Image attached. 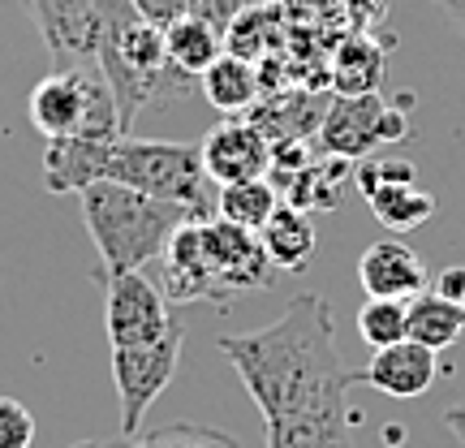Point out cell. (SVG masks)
<instances>
[{"label": "cell", "instance_id": "cell-10", "mask_svg": "<svg viewBox=\"0 0 465 448\" xmlns=\"http://www.w3.org/2000/svg\"><path fill=\"white\" fill-rule=\"evenodd\" d=\"M353 182L362 190L371 216L388 233H414L435 216V194L418 185V173L410 160H375L366 155L353 164Z\"/></svg>", "mask_w": 465, "mask_h": 448}, {"label": "cell", "instance_id": "cell-14", "mask_svg": "<svg viewBox=\"0 0 465 448\" xmlns=\"http://www.w3.org/2000/svg\"><path fill=\"white\" fill-rule=\"evenodd\" d=\"M267 448H353V405H349V393L267 423Z\"/></svg>", "mask_w": 465, "mask_h": 448}, {"label": "cell", "instance_id": "cell-6", "mask_svg": "<svg viewBox=\"0 0 465 448\" xmlns=\"http://www.w3.org/2000/svg\"><path fill=\"white\" fill-rule=\"evenodd\" d=\"M26 108H31V125L44 138H74V134L116 138L121 134L113 91H108L100 69H69V74L52 69L31 91Z\"/></svg>", "mask_w": 465, "mask_h": 448}, {"label": "cell", "instance_id": "cell-9", "mask_svg": "<svg viewBox=\"0 0 465 448\" xmlns=\"http://www.w3.org/2000/svg\"><path fill=\"white\" fill-rule=\"evenodd\" d=\"M104 281V328L108 345H155L177 324L164 289L147 272H113Z\"/></svg>", "mask_w": 465, "mask_h": 448}, {"label": "cell", "instance_id": "cell-8", "mask_svg": "<svg viewBox=\"0 0 465 448\" xmlns=\"http://www.w3.org/2000/svg\"><path fill=\"white\" fill-rule=\"evenodd\" d=\"M182 341L185 328L182 319L168 328V336H160L155 345H116L113 349V383L116 397H121V432L138 435L147 410L155 405V397L164 393L173 375H177V363H182Z\"/></svg>", "mask_w": 465, "mask_h": 448}, {"label": "cell", "instance_id": "cell-30", "mask_svg": "<svg viewBox=\"0 0 465 448\" xmlns=\"http://www.w3.org/2000/svg\"><path fill=\"white\" fill-rule=\"evenodd\" d=\"M444 427H449V432L465 444V401H457V405H449V410H444Z\"/></svg>", "mask_w": 465, "mask_h": 448}, {"label": "cell", "instance_id": "cell-4", "mask_svg": "<svg viewBox=\"0 0 465 448\" xmlns=\"http://www.w3.org/2000/svg\"><path fill=\"white\" fill-rule=\"evenodd\" d=\"M83 220L91 229V242L100 250V276L113 272H143L164 254L168 237L194 220L182 203L151 199L143 190H130L121 182H95L78 190Z\"/></svg>", "mask_w": 465, "mask_h": 448}, {"label": "cell", "instance_id": "cell-33", "mask_svg": "<svg viewBox=\"0 0 465 448\" xmlns=\"http://www.w3.org/2000/svg\"><path fill=\"white\" fill-rule=\"evenodd\" d=\"M74 448H100V444H95V440H83V444H74Z\"/></svg>", "mask_w": 465, "mask_h": 448}, {"label": "cell", "instance_id": "cell-1", "mask_svg": "<svg viewBox=\"0 0 465 448\" xmlns=\"http://www.w3.org/2000/svg\"><path fill=\"white\" fill-rule=\"evenodd\" d=\"M216 345L242 375L263 423L311 410L362 383V371H349L336 349L332 302L319 294H298L276 324L259 333L220 336Z\"/></svg>", "mask_w": 465, "mask_h": 448}, {"label": "cell", "instance_id": "cell-15", "mask_svg": "<svg viewBox=\"0 0 465 448\" xmlns=\"http://www.w3.org/2000/svg\"><path fill=\"white\" fill-rule=\"evenodd\" d=\"M435 375H440V363H435V353L427 345H418V341H397V345H383L371 353V363H366L362 380L371 388H380L383 397H397V401H410V397H422V393H431Z\"/></svg>", "mask_w": 465, "mask_h": 448}, {"label": "cell", "instance_id": "cell-23", "mask_svg": "<svg viewBox=\"0 0 465 448\" xmlns=\"http://www.w3.org/2000/svg\"><path fill=\"white\" fill-rule=\"evenodd\" d=\"M281 207V194L267 177H254V182H232L216 190V216L229 220V224H242V229L259 233L267 224V216Z\"/></svg>", "mask_w": 465, "mask_h": 448}, {"label": "cell", "instance_id": "cell-17", "mask_svg": "<svg viewBox=\"0 0 465 448\" xmlns=\"http://www.w3.org/2000/svg\"><path fill=\"white\" fill-rule=\"evenodd\" d=\"M353 177V160H341V155H323L319 151L311 164H302L293 177H284L276 185L281 203L298 207V212H336L341 207V194H345V182Z\"/></svg>", "mask_w": 465, "mask_h": 448}, {"label": "cell", "instance_id": "cell-13", "mask_svg": "<svg viewBox=\"0 0 465 448\" xmlns=\"http://www.w3.org/2000/svg\"><path fill=\"white\" fill-rule=\"evenodd\" d=\"M427 281H431V272L418 259V250L410 242H397V237L371 242L358 259V284H362L366 298L410 302L427 289Z\"/></svg>", "mask_w": 465, "mask_h": 448}, {"label": "cell", "instance_id": "cell-5", "mask_svg": "<svg viewBox=\"0 0 465 448\" xmlns=\"http://www.w3.org/2000/svg\"><path fill=\"white\" fill-rule=\"evenodd\" d=\"M104 182H121L130 190H143L151 199L182 203L194 220L216 216L220 185L203 168V151L190 143H155V138H130L116 134L108 143Z\"/></svg>", "mask_w": 465, "mask_h": 448}, {"label": "cell", "instance_id": "cell-25", "mask_svg": "<svg viewBox=\"0 0 465 448\" xmlns=\"http://www.w3.org/2000/svg\"><path fill=\"white\" fill-rule=\"evenodd\" d=\"M405 315H410V302L397 298H366V306L358 311V333L366 345H397L405 341Z\"/></svg>", "mask_w": 465, "mask_h": 448}, {"label": "cell", "instance_id": "cell-27", "mask_svg": "<svg viewBox=\"0 0 465 448\" xmlns=\"http://www.w3.org/2000/svg\"><path fill=\"white\" fill-rule=\"evenodd\" d=\"M35 414L17 397H0V448H31Z\"/></svg>", "mask_w": 465, "mask_h": 448}, {"label": "cell", "instance_id": "cell-31", "mask_svg": "<svg viewBox=\"0 0 465 448\" xmlns=\"http://www.w3.org/2000/svg\"><path fill=\"white\" fill-rule=\"evenodd\" d=\"M444 9H449V17L461 26V35H465V0H444Z\"/></svg>", "mask_w": 465, "mask_h": 448}, {"label": "cell", "instance_id": "cell-29", "mask_svg": "<svg viewBox=\"0 0 465 448\" xmlns=\"http://www.w3.org/2000/svg\"><path fill=\"white\" fill-rule=\"evenodd\" d=\"M435 294L461 306L465 302V267H444V272L435 276Z\"/></svg>", "mask_w": 465, "mask_h": 448}, {"label": "cell", "instance_id": "cell-11", "mask_svg": "<svg viewBox=\"0 0 465 448\" xmlns=\"http://www.w3.org/2000/svg\"><path fill=\"white\" fill-rule=\"evenodd\" d=\"M31 9L56 74L100 69V9H95V0H31Z\"/></svg>", "mask_w": 465, "mask_h": 448}, {"label": "cell", "instance_id": "cell-16", "mask_svg": "<svg viewBox=\"0 0 465 448\" xmlns=\"http://www.w3.org/2000/svg\"><path fill=\"white\" fill-rule=\"evenodd\" d=\"M113 138H48L44 147V190L48 194H78L86 185L104 182V160H108Z\"/></svg>", "mask_w": 465, "mask_h": 448}, {"label": "cell", "instance_id": "cell-32", "mask_svg": "<svg viewBox=\"0 0 465 448\" xmlns=\"http://www.w3.org/2000/svg\"><path fill=\"white\" fill-rule=\"evenodd\" d=\"M100 448H155V440H147V444H134L130 435H125V440H116V444H100Z\"/></svg>", "mask_w": 465, "mask_h": 448}, {"label": "cell", "instance_id": "cell-24", "mask_svg": "<svg viewBox=\"0 0 465 448\" xmlns=\"http://www.w3.org/2000/svg\"><path fill=\"white\" fill-rule=\"evenodd\" d=\"M267 35H281L276 31V5H267V9H237V17L229 22V52L232 56H246V61H263L267 48H272V39Z\"/></svg>", "mask_w": 465, "mask_h": 448}, {"label": "cell", "instance_id": "cell-28", "mask_svg": "<svg viewBox=\"0 0 465 448\" xmlns=\"http://www.w3.org/2000/svg\"><path fill=\"white\" fill-rule=\"evenodd\" d=\"M341 5H345L349 26H353V31H362V35H371V26L388 14V0H341Z\"/></svg>", "mask_w": 465, "mask_h": 448}, {"label": "cell", "instance_id": "cell-19", "mask_svg": "<svg viewBox=\"0 0 465 448\" xmlns=\"http://www.w3.org/2000/svg\"><path fill=\"white\" fill-rule=\"evenodd\" d=\"M224 52V31L203 14H182L164 26V56L168 69L182 78H203V69Z\"/></svg>", "mask_w": 465, "mask_h": 448}, {"label": "cell", "instance_id": "cell-12", "mask_svg": "<svg viewBox=\"0 0 465 448\" xmlns=\"http://www.w3.org/2000/svg\"><path fill=\"white\" fill-rule=\"evenodd\" d=\"M203 168L216 185H232V182H254L267 177L272 168V138H267L254 121L229 116L224 125L203 138Z\"/></svg>", "mask_w": 465, "mask_h": 448}, {"label": "cell", "instance_id": "cell-3", "mask_svg": "<svg viewBox=\"0 0 465 448\" xmlns=\"http://www.w3.org/2000/svg\"><path fill=\"white\" fill-rule=\"evenodd\" d=\"M100 9V74L116 104L121 134L151 108H168V100L185 95L194 78L168 69L164 26L151 22L134 0H95Z\"/></svg>", "mask_w": 465, "mask_h": 448}, {"label": "cell", "instance_id": "cell-21", "mask_svg": "<svg viewBox=\"0 0 465 448\" xmlns=\"http://www.w3.org/2000/svg\"><path fill=\"white\" fill-rule=\"evenodd\" d=\"M383 69H388V48L362 31H349L332 52V91L336 95H371L380 91Z\"/></svg>", "mask_w": 465, "mask_h": 448}, {"label": "cell", "instance_id": "cell-7", "mask_svg": "<svg viewBox=\"0 0 465 448\" xmlns=\"http://www.w3.org/2000/svg\"><path fill=\"white\" fill-rule=\"evenodd\" d=\"M315 134L323 155L366 160L383 143L410 138V116H405V104H388L380 91H371V95H336Z\"/></svg>", "mask_w": 465, "mask_h": 448}, {"label": "cell", "instance_id": "cell-22", "mask_svg": "<svg viewBox=\"0 0 465 448\" xmlns=\"http://www.w3.org/2000/svg\"><path fill=\"white\" fill-rule=\"evenodd\" d=\"M405 336L418 341V345H427L431 353H444V349H452L465 336V311L457 306V302L440 298L431 284H427L418 298H410Z\"/></svg>", "mask_w": 465, "mask_h": 448}, {"label": "cell", "instance_id": "cell-18", "mask_svg": "<svg viewBox=\"0 0 465 448\" xmlns=\"http://www.w3.org/2000/svg\"><path fill=\"white\" fill-rule=\"evenodd\" d=\"M203 95L207 104L224 116H242L250 108H259V95H263V83H259V65L246 61V56H232V52H220L212 65L203 69Z\"/></svg>", "mask_w": 465, "mask_h": 448}, {"label": "cell", "instance_id": "cell-2", "mask_svg": "<svg viewBox=\"0 0 465 448\" xmlns=\"http://www.w3.org/2000/svg\"><path fill=\"white\" fill-rule=\"evenodd\" d=\"M276 267L267 259L259 233L220 216L185 220L160 254V289L168 302H224L232 294L272 289Z\"/></svg>", "mask_w": 465, "mask_h": 448}, {"label": "cell", "instance_id": "cell-20", "mask_svg": "<svg viewBox=\"0 0 465 448\" xmlns=\"http://www.w3.org/2000/svg\"><path fill=\"white\" fill-rule=\"evenodd\" d=\"M259 242H263L267 259H272L276 272H293V276H298V272H306L311 259H315V224H311L306 212L289 207V203H281V207L267 216V224L259 229Z\"/></svg>", "mask_w": 465, "mask_h": 448}, {"label": "cell", "instance_id": "cell-34", "mask_svg": "<svg viewBox=\"0 0 465 448\" xmlns=\"http://www.w3.org/2000/svg\"><path fill=\"white\" fill-rule=\"evenodd\" d=\"M461 311H465V302H461Z\"/></svg>", "mask_w": 465, "mask_h": 448}, {"label": "cell", "instance_id": "cell-26", "mask_svg": "<svg viewBox=\"0 0 465 448\" xmlns=\"http://www.w3.org/2000/svg\"><path fill=\"white\" fill-rule=\"evenodd\" d=\"M134 5L151 22H160V26H168L173 17H182V14H203L207 22H216L220 31H229V22L242 9V0H134Z\"/></svg>", "mask_w": 465, "mask_h": 448}]
</instances>
